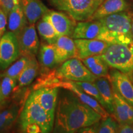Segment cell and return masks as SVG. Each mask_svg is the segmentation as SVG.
Here are the masks:
<instances>
[{
    "label": "cell",
    "instance_id": "cell-37",
    "mask_svg": "<svg viewBox=\"0 0 133 133\" xmlns=\"http://www.w3.org/2000/svg\"><path fill=\"white\" fill-rule=\"evenodd\" d=\"M2 11H3V9H1V7H0V14H1V12H2Z\"/></svg>",
    "mask_w": 133,
    "mask_h": 133
},
{
    "label": "cell",
    "instance_id": "cell-27",
    "mask_svg": "<svg viewBox=\"0 0 133 133\" xmlns=\"http://www.w3.org/2000/svg\"><path fill=\"white\" fill-rule=\"evenodd\" d=\"M74 82L78 87L80 88L84 92L94 98L103 107H105V104L104 101H103L102 96L100 94L99 89H97V88L96 87L94 83L87 82V81H74Z\"/></svg>",
    "mask_w": 133,
    "mask_h": 133
},
{
    "label": "cell",
    "instance_id": "cell-28",
    "mask_svg": "<svg viewBox=\"0 0 133 133\" xmlns=\"http://www.w3.org/2000/svg\"><path fill=\"white\" fill-rule=\"evenodd\" d=\"M17 79L9 77V76H3L2 80L0 83L1 87V104L4 102L5 100L12 94L14 91L15 88L17 86Z\"/></svg>",
    "mask_w": 133,
    "mask_h": 133
},
{
    "label": "cell",
    "instance_id": "cell-40",
    "mask_svg": "<svg viewBox=\"0 0 133 133\" xmlns=\"http://www.w3.org/2000/svg\"><path fill=\"white\" fill-rule=\"evenodd\" d=\"M132 124H133V123H132Z\"/></svg>",
    "mask_w": 133,
    "mask_h": 133
},
{
    "label": "cell",
    "instance_id": "cell-35",
    "mask_svg": "<svg viewBox=\"0 0 133 133\" xmlns=\"http://www.w3.org/2000/svg\"><path fill=\"white\" fill-rule=\"evenodd\" d=\"M129 77H130V78L131 80H132V83H133V71L132 73H131V74L130 75V76H129Z\"/></svg>",
    "mask_w": 133,
    "mask_h": 133
},
{
    "label": "cell",
    "instance_id": "cell-23",
    "mask_svg": "<svg viewBox=\"0 0 133 133\" xmlns=\"http://www.w3.org/2000/svg\"><path fill=\"white\" fill-rule=\"evenodd\" d=\"M39 61L41 65L46 69H51L57 65L54 46L53 44H42L39 48Z\"/></svg>",
    "mask_w": 133,
    "mask_h": 133
},
{
    "label": "cell",
    "instance_id": "cell-10",
    "mask_svg": "<svg viewBox=\"0 0 133 133\" xmlns=\"http://www.w3.org/2000/svg\"><path fill=\"white\" fill-rule=\"evenodd\" d=\"M109 79L112 88L133 107V83L130 77L118 70H112Z\"/></svg>",
    "mask_w": 133,
    "mask_h": 133
},
{
    "label": "cell",
    "instance_id": "cell-18",
    "mask_svg": "<svg viewBox=\"0 0 133 133\" xmlns=\"http://www.w3.org/2000/svg\"><path fill=\"white\" fill-rule=\"evenodd\" d=\"M21 4L30 25L37 22L50 10L41 0H21Z\"/></svg>",
    "mask_w": 133,
    "mask_h": 133
},
{
    "label": "cell",
    "instance_id": "cell-32",
    "mask_svg": "<svg viewBox=\"0 0 133 133\" xmlns=\"http://www.w3.org/2000/svg\"><path fill=\"white\" fill-rule=\"evenodd\" d=\"M22 131L25 132H29V133H38V132H42L41 128L39 127L38 124H28L23 128Z\"/></svg>",
    "mask_w": 133,
    "mask_h": 133
},
{
    "label": "cell",
    "instance_id": "cell-25",
    "mask_svg": "<svg viewBox=\"0 0 133 133\" xmlns=\"http://www.w3.org/2000/svg\"><path fill=\"white\" fill-rule=\"evenodd\" d=\"M19 115V108L13 105L0 113V131L9 128Z\"/></svg>",
    "mask_w": 133,
    "mask_h": 133
},
{
    "label": "cell",
    "instance_id": "cell-1",
    "mask_svg": "<svg viewBox=\"0 0 133 133\" xmlns=\"http://www.w3.org/2000/svg\"><path fill=\"white\" fill-rule=\"evenodd\" d=\"M54 131L61 132H75L82 128L99 122L102 118L75 94L61 97L56 109Z\"/></svg>",
    "mask_w": 133,
    "mask_h": 133
},
{
    "label": "cell",
    "instance_id": "cell-13",
    "mask_svg": "<svg viewBox=\"0 0 133 133\" xmlns=\"http://www.w3.org/2000/svg\"><path fill=\"white\" fill-rule=\"evenodd\" d=\"M77 57L83 60L94 55H101L110 43L97 39H74Z\"/></svg>",
    "mask_w": 133,
    "mask_h": 133
},
{
    "label": "cell",
    "instance_id": "cell-5",
    "mask_svg": "<svg viewBox=\"0 0 133 133\" xmlns=\"http://www.w3.org/2000/svg\"><path fill=\"white\" fill-rule=\"evenodd\" d=\"M56 9L76 21H88L104 0H48Z\"/></svg>",
    "mask_w": 133,
    "mask_h": 133
},
{
    "label": "cell",
    "instance_id": "cell-29",
    "mask_svg": "<svg viewBox=\"0 0 133 133\" xmlns=\"http://www.w3.org/2000/svg\"><path fill=\"white\" fill-rule=\"evenodd\" d=\"M102 122L98 123L97 132L99 133H115L117 132L119 123L114 120L111 116L102 119Z\"/></svg>",
    "mask_w": 133,
    "mask_h": 133
},
{
    "label": "cell",
    "instance_id": "cell-17",
    "mask_svg": "<svg viewBox=\"0 0 133 133\" xmlns=\"http://www.w3.org/2000/svg\"><path fill=\"white\" fill-rule=\"evenodd\" d=\"M128 8L127 0H104L88 21H96L109 15L127 11Z\"/></svg>",
    "mask_w": 133,
    "mask_h": 133
},
{
    "label": "cell",
    "instance_id": "cell-4",
    "mask_svg": "<svg viewBox=\"0 0 133 133\" xmlns=\"http://www.w3.org/2000/svg\"><path fill=\"white\" fill-rule=\"evenodd\" d=\"M54 118L30 95L21 114V128L28 124H36L41 128L42 132H50L54 128Z\"/></svg>",
    "mask_w": 133,
    "mask_h": 133
},
{
    "label": "cell",
    "instance_id": "cell-11",
    "mask_svg": "<svg viewBox=\"0 0 133 133\" xmlns=\"http://www.w3.org/2000/svg\"><path fill=\"white\" fill-rule=\"evenodd\" d=\"M43 17L52 24L59 36L72 37L76 24L71 17L63 12L49 10Z\"/></svg>",
    "mask_w": 133,
    "mask_h": 133
},
{
    "label": "cell",
    "instance_id": "cell-6",
    "mask_svg": "<svg viewBox=\"0 0 133 133\" xmlns=\"http://www.w3.org/2000/svg\"><path fill=\"white\" fill-rule=\"evenodd\" d=\"M60 78L73 81L94 82L97 77L94 75L80 59L75 57L66 60L58 69Z\"/></svg>",
    "mask_w": 133,
    "mask_h": 133
},
{
    "label": "cell",
    "instance_id": "cell-16",
    "mask_svg": "<svg viewBox=\"0 0 133 133\" xmlns=\"http://www.w3.org/2000/svg\"><path fill=\"white\" fill-rule=\"evenodd\" d=\"M114 90V112L113 115L119 124L133 123V107Z\"/></svg>",
    "mask_w": 133,
    "mask_h": 133
},
{
    "label": "cell",
    "instance_id": "cell-7",
    "mask_svg": "<svg viewBox=\"0 0 133 133\" xmlns=\"http://www.w3.org/2000/svg\"><path fill=\"white\" fill-rule=\"evenodd\" d=\"M21 55L17 36L8 31L0 39V69H8Z\"/></svg>",
    "mask_w": 133,
    "mask_h": 133
},
{
    "label": "cell",
    "instance_id": "cell-39",
    "mask_svg": "<svg viewBox=\"0 0 133 133\" xmlns=\"http://www.w3.org/2000/svg\"><path fill=\"white\" fill-rule=\"evenodd\" d=\"M0 39H1V38H0Z\"/></svg>",
    "mask_w": 133,
    "mask_h": 133
},
{
    "label": "cell",
    "instance_id": "cell-20",
    "mask_svg": "<svg viewBox=\"0 0 133 133\" xmlns=\"http://www.w3.org/2000/svg\"><path fill=\"white\" fill-rule=\"evenodd\" d=\"M8 28L16 36L29 25L21 3L16 5L8 14Z\"/></svg>",
    "mask_w": 133,
    "mask_h": 133
},
{
    "label": "cell",
    "instance_id": "cell-9",
    "mask_svg": "<svg viewBox=\"0 0 133 133\" xmlns=\"http://www.w3.org/2000/svg\"><path fill=\"white\" fill-rule=\"evenodd\" d=\"M17 38L21 55L35 56L37 54L39 43L34 24L26 26L17 36Z\"/></svg>",
    "mask_w": 133,
    "mask_h": 133
},
{
    "label": "cell",
    "instance_id": "cell-26",
    "mask_svg": "<svg viewBox=\"0 0 133 133\" xmlns=\"http://www.w3.org/2000/svg\"><path fill=\"white\" fill-rule=\"evenodd\" d=\"M30 57L31 56H22L19 59H18L16 62H14L12 65L8 68L7 70L3 74V76H9L17 79L26 64L29 62Z\"/></svg>",
    "mask_w": 133,
    "mask_h": 133
},
{
    "label": "cell",
    "instance_id": "cell-31",
    "mask_svg": "<svg viewBox=\"0 0 133 133\" xmlns=\"http://www.w3.org/2000/svg\"><path fill=\"white\" fill-rule=\"evenodd\" d=\"M8 15L3 12L0 14V38L4 34L6 31V26L7 25Z\"/></svg>",
    "mask_w": 133,
    "mask_h": 133
},
{
    "label": "cell",
    "instance_id": "cell-34",
    "mask_svg": "<svg viewBox=\"0 0 133 133\" xmlns=\"http://www.w3.org/2000/svg\"><path fill=\"white\" fill-rule=\"evenodd\" d=\"M131 33H132V35L133 36V17L132 19V22H131Z\"/></svg>",
    "mask_w": 133,
    "mask_h": 133
},
{
    "label": "cell",
    "instance_id": "cell-12",
    "mask_svg": "<svg viewBox=\"0 0 133 133\" xmlns=\"http://www.w3.org/2000/svg\"><path fill=\"white\" fill-rule=\"evenodd\" d=\"M58 91L57 87H43L35 89L30 95L50 115L55 118Z\"/></svg>",
    "mask_w": 133,
    "mask_h": 133
},
{
    "label": "cell",
    "instance_id": "cell-3",
    "mask_svg": "<svg viewBox=\"0 0 133 133\" xmlns=\"http://www.w3.org/2000/svg\"><path fill=\"white\" fill-rule=\"evenodd\" d=\"M101 56L109 66L129 76L133 71V44L110 43Z\"/></svg>",
    "mask_w": 133,
    "mask_h": 133
},
{
    "label": "cell",
    "instance_id": "cell-15",
    "mask_svg": "<svg viewBox=\"0 0 133 133\" xmlns=\"http://www.w3.org/2000/svg\"><path fill=\"white\" fill-rule=\"evenodd\" d=\"M102 26L99 20L81 21L76 25L72 37L74 39H97Z\"/></svg>",
    "mask_w": 133,
    "mask_h": 133
},
{
    "label": "cell",
    "instance_id": "cell-24",
    "mask_svg": "<svg viewBox=\"0 0 133 133\" xmlns=\"http://www.w3.org/2000/svg\"><path fill=\"white\" fill-rule=\"evenodd\" d=\"M36 28L41 37L48 44H54L59 37L52 24L44 18H41L37 22Z\"/></svg>",
    "mask_w": 133,
    "mask_h": 133
},
{
    "label": "cell",
    "instance_id": "cell-8",
    "mask_svg": "<svg viewBox=\"0 0 133 133\" xmlns=\"http://www.w3.org/2000/svg\"><path fill=\"white\" fill-rule=\"evenodd\" d=\"M49 87H57L62 88L67 90L70 91L80 100L81 102L87 104L89 107L93 109L96 112L102 116V119L106 118L110 116L106 110L99 104L98 101L84 92L80 88L78 87L74 81L69 80H59L51 84Z\"/></svg>",
    "mask_w": 133,
    "mask_h": 133
},
{
    "label": "cell",
    "instance_id": "cell-36",
    "mask_svg": "<svg viewBox=\"0 0 133 133\" xmlns=\"http://www.w3.org/2000/svg\"><path fill=\"white\" fill-rule=\"evenodd\" d=\"M1 104V87H0V104Z\"/></svg>",
    "mask_w": 133,
    "mask_h": 133
},
{
    "label": "cell",
    "instance_id": "cell-30",
    "mask_svg": "<svg viewBox=\"0 0 133 133\" xmlns=\"http://www.w3.org/2000/svg\"><path fill=\"white\" fill-rule=\"evenodd\" d=\"M21 3V0H0V7L3 12L6 14H9L11 10L15 6Z\"/></svg>",
    "mask_w": 133,
    "mask_h": 133
},
{
    "label": "cell",
    "instance_id": "cell-2",
    "mask_svg": "<svg viewBox=\"0 0 133 133\" xmlns=\"http://www.w3.org/2000/svg\"><path fill=\"white\" fill-rule=\"evenodd\" d=\"M133 14L127 11L109 15L98 19L102 29L97 39L109 43L133 44L131 22Z\"/></svg>",
    "mask_w": 133,
    "mask_h": 133
},
{
    "label": "cell",
    "instance_id": "cell-22",
    "mask_svg": "<svg viewBox=\"0 0 133 133\" xmlns=\"http://www.w3.org/2000/svg\"><path fill=\"white\" fill-rule=\"evenodd\" d=\"M39 70V64L35 56H31L22 72L17 79L19 86L21 87L28 86L34 80L37 76Z\"/></svg>",
    "mask_w": 133,
    "mask_h": 133
},
{
    "label": "cell",
    "instance_id": "cell-19",
    "mask_svg": "<svg viewBox=\"0 0 133 133\" xmlns=\"http://www.w3.org/2000/svg\"><path fill=\"white\" fill-rule=\"evenodd\" d=\"M93 83L99 89L102 96L105 104V109L110 115H113L114 112V96L110 81L103 76L97 78Z\"/></svg>",
    "mask_w": 133,
    "mask_h": 133
},
{
    "label": "cell",
    "instance_id": "cell-38",
    "mask_svg": "<svg viewBox=\"0 0 133 133\" xmlns=\"http://www.w3.org/2000/svg\"><path fill=\"white\" fill-rule=\"evenodd\" d=\"M132 2H133V0H132Z\"/></svg>",
    "mask_w": 133,
    "mask_h": 133
},
{
    "label": "cell",
    "instance_id": "cell-21",
    "mask_svg": "<svg viewBox=\"0 0 133 133\" xmlns=\"http://www.w3.org/2000/svg\"><path fill=\"white\" fill-rule=\"evenodd\" d=\"M81 61L88 70L96 77H103L108 75L109 65L101 55H94Z\"/></svg>",
    "mask_w": 133,
    "mask_h": 133
},
{
    "label": "cell",
    "instance_id": "cell-14",
    "mask_svg": "<svg viewBox=\"0 0 133 133\" xmlns=\"http://www.w3.org/2000/svg\"><path fill=\"white\" fill-rule=\"evenodd\" d=\"M53 45L54 46L57 64H62L71 58L77 57L75 41L69 36H59Z\"/></svg>",
    "mask_w": 133,
    "mask_h": 133
},
{
    "label": "cell",
    "instance_id": "cell-33",
    "mask_svg": "<svg viewBox=\"0 0 133 133\" xmlns=\"http://www.w3.org/2000/svg\"><path fill=\"white\" fill-rule=\"evenodd\" d=\"M117 132L133 133V124H119Z\"/></svg>",
    "mask_w": 133,
    "mask_h": 133
}]
</instances>
